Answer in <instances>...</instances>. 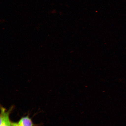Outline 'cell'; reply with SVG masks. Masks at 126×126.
<instances>
[{
  "instance_id": "cell-3",
  "label": "cell",
  "mask_w": 126,
  "mask_h": 126,
  "mask_svg": "<svg viewBox=\"0 0 126 126\" xmlns=\"http://www.w3.org/2000/svg\"><path fill=\"white\" fill-rule=\"evenodd\" d=\"M12 126H20L18 125L17 122H12Z\"/></svg>"
},
{
  "instance_id": "cell-2",
  "label": "cell",
  "mask_w": 126,
  "mask_h": 126,
  "mask_svg": "<svg viewBox=\"0 0 126 126\" xmlns=\"http://www.w3.org/2000/svg\"><path fill=\"white\" fill-rule=\"evenodd\" d=\"M18 125L20 126H34L31 119L28 116H23L20 119L18 122Z\"/></svg>"
},
{
  "instance_id": "cell-1",
  "label": "cell",
  "mask_w": 126,
  "mask_h": 126,
  "mask_svg": "<svg viewBox=\"0 0 126 126\" xmlns=\"http://www.w3.org/2000/svg\"><path fill=\"white\" fill-rule=\"evenodd\" d=\"M13 107L7 110L3 107H1L0 116V126H12V122L10 119V115Z\"/></svg>"
}]
</instances>
